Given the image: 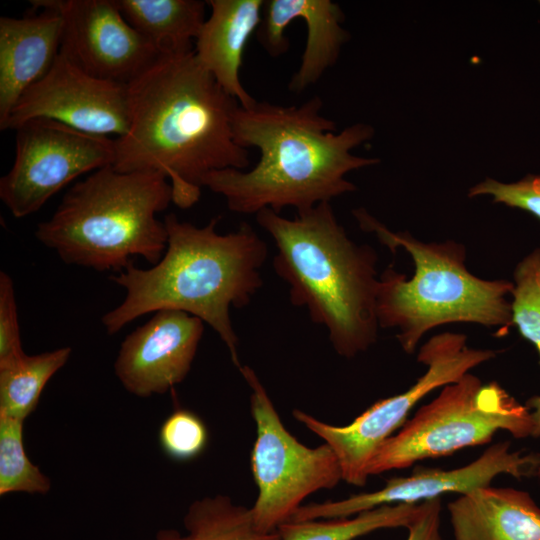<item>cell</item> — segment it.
Instances as JSON below:
<instances>
[{
  "mask_svg": "<svg viewBox=\"0 0 540 540\" xmlns=\"http://www.w3.org/2000/svg\"><path fill=\"white\" fill-rule=\"evenodd\" d=\"M540 454L511 451L509 442L496 443L469 464L450 470L418 467L406 477H393L381 489L339 501L302 505L290 521L346 518L382 506L419 504L449 492L460 495L489 486L500 474L516 479L537 474Z\"/></svg>",
  "mask_w": 540,
  "mask_h": 540,
  "instance_id": "4fadbf2b",
  "label": "cell"
},
{
  "mask_svg": "<svg viewBox=\"0 0 540 540\" xmlns=\"http://www.w3.org/2000/svg\"><path fill=\"white\" fill-rule=\"evenodd\" d=\"M437 540H442L441 536H439V537L437 538Z\"/></svg>",
  "mask_w": 540,
  "mask_h": 540,
  "instance_id": "f546056e",
  "label": "cell"
},
{
  "mask_svg": "<svg viewBox=\"0 0 540 540\" xmlns=\"http://www.w3.org/2000/svg\"><path fill=\"white\" fill-rule=\"evenodd\" d=\"M273 239L276 274L289 285L290 301L324 326L333 349L353 358L377 340V254L351 240L330 202L296 212L293 219L271 209L256 214Z\"/></svg>",
  "mask_w": 540,
  "mask_h": 540,
  "instance_id": "277c9868",
  "label": "cell"
},
{
  "mask_svg": "<svg viewBox=\"0 0 540 540\" xmlns=\"http://www.w3.org/2000/svg\"><path fill=\"white\" fill-rule=\"evenodd\" d=\"M495 357L494 350L469 347L462 333L444 332L434 335L420 348L417 361L426 366V371L411 387L375 402L350 424L334 426L299 409L292 414L333 450L343 481L362 487L368 481V466L380 445L404 425L422 398Z\"/></svg>",
  "mask_w": 540,
  "mask_h": 540,
  "instance_id": "ba28073f",
  "label": "cell"
},
{
  "mask_svg": "<svg viewBox=\"0 0 540 540\" xmlns=\"http://www.w3.org/2000/svg\"><path fill=\"white\" fill-rule=\"evenodd\" d=\"M125 19L160 55L193 50L206 20V1L116 0Z\"/></svg>",
  "mask_w": 540,
  "mask_h": 540,
  "instance_id": "d6986e66",
  "label": "cell"
},
{
  "mask_svg": "<svg viewBox=\"0 0 540 540\" xmlns=\"http://www.w3.org/2000/svg\"><path fill=\"white\" fill-rule=\"evenodd\" d=\"M38 13L0 18V124L18 99L42 79L60 54L63 18L56 10L32 6Z\"/></svg>",
  "mask_w": 540,
  "mask_h": 540,
  "instance_id": "2e32d148",
  "label": "cell"
},
{
  "mask_svg": "<svg viewBox=\"0 0 540 540\" xmlns=\"http://www.w3.org/2000/svg\"><path fill=\"white\" fill-rule=\"evenodd\" d=\"M353 215L362 230L374 233L393 253L403 248L413 260L410 278L387 268L379 276L376 296L379 328L397 329L404 352L412 354L428 331L449 323L496 328L501 336L513 326V282L472 274L463 244L422 242L407 231L393 232L365 209Z\"/></svg>",
  "mask_w": 540,
  "mask_h": 540,
  "instance_id": "5b68a950",
  "label": "cell"
},
{
  "mask_svg": "<svg viewBox=\"0 0 540 540\" xmlns=\"http://www.w3.org/2000/svg\"><path fill=\"white\" fill-rule=\"evenodd\" d=\"M441 498L421 502V509L407 528L406 540H437L440 536Z\"/></svg>",
  "mask_w": 540,
  "mask_h": 540,
  "instance_id": "83f0119b",
  "label": "cell"
},
{
  "mask_svg": "<svg viewBox=\"0 0 540 540\" xmlns=\"http://www.w3.org/2000/svg\"><path fill=\"white\" fill-rule=\"evenodd\" d=\"M158 442L168 458L178 462L190 461L206 449L208 430L197 414L180 408L162 422Z\"/></svg>",
  "mask_w": 540,
  "mask_h": 540,
  "instance_id": "d4e9b609",
  "label": "cell"
},
{
  "mask_svg": "<svg viewBox=\"0 0 540 540\" xmlns=\"http://www.w3.org/2000/svg\"><path fill=\"white\" fill-rule=\"evenodd\" d=\"M498 431L515 439L532 436L531 412L497 382L483 384L469 372L444 386L380 445L368 474L407 468L420 460L486 444Z\"/></svg>",
  "mask_w": 540,
  "mask_h": 540,
  "instance_id": "52a82bcc",
  "label": "cell"
},
{
  "mask_svg": "<svg viewBox=\"0 0 540 540\" xmlns=\"http://www.w3.org/2000/svg\"><path fill=\"white\" fill-rule=\"evenodd\" d=\"M512 320L520 334L540 355V248L525 256L514 270ZM531 412L532 437L540 438V395L525 404Z\"/></svg>",
  "mask_w": 540,
  "mask_h": 540,
  "instance_id": "603a6c76",
  "label": "cell"
},
{
  "mask_svg": "<svg viewBox=\"0 0 540 540\" xmlns=\"http://www.w3.org/2000/svg\"><path fill=\"white\" fill-rule=\"evenodd\" d=\"M204 331V322L179 310L155 312L120 345L114 373L130 394H164L188 375Z\"/></svg>",
  "mask_w": 540,
  "mask_h": 540,
  "instance_id": "5bb4252c",
  "label": "cell"
},
{
  "mask_svg": "<svg viewBox=\"0 0 540 540\" xmlns=\"http://www.w3.org/2000/svg\"><path fill=\"white\" fill-rule=\"evenodd\" d=\"M33 118L121 137L130 125L127 84L94 77L59 54L48 73L18 99L0 129L15 130Z\"/></svg>",
  "mask_w": 540,
  "mask_h": 540,
  "instance_id": "8fae6325",
  "label": "cell"
},
{
  "mask_svg": "<svg viewBox=\"0 0 540 540\" xmlns=\"http://www.w3.org/2000/svg\"><path fill=\"white\" fill-rule=\"evenodd\" d=\"M21 344L20 325L12 278L0 272V367L15 363L25 356Z\"/></svg>",
  "mask_w": 540,
  "mask_h": 540,
  "instance_id": "4316f807",
  "label": "cell"
},
{
  "mask_svg": "<svg viewBox=\"0 0 540 540\" xmlns=\"http://www.w3.org/2000/svg\"><path fill=\"white\" fill-rule=\"evenodd\" d=\"M420 509L421 503L382 505L353 518L288 521L277 531L280 540H354L380 529L408 528Z\"/></svg>",
  "mask_w": 540,
  "mask_h": 540,
  "instance_id": "7402d4cb",
  "label": "cell"
},
{
  "mask_svg": "<svg viewBox=\"0 0 540 540\" xmlns=\"http://www.w3.org/2000/svg\"><path fill=\"white\" fill-rule=\"evenodd\" d=\"M127 87L130 125L115 139V169L161 172L173 204L188 209L199 201L208 173L248 168L249 151L233 134L239 103L199 63L194 49L161 55Z\"/></svg>",
  "mask_w": 540,
  "mask_h": 540,
  "instance_id": "6da1fadb",
  "label": "cell"
},
{
  "mask_svg": "<svg viewBox=\"0 0 540 540\" xmlns=\"http://www.w3.org/2000/svg\"><path fill=\"white\" fill-rule=\"evenodd\" d=\"M71 347L25 355L0 367V414L25 421L37 408L50 378L69 360Z\"/></svg>",
  "mask_w": 540,
  "mask_h": 540,
  "instance_id": "44dd1931",
  "label": "cell"
},
{
  "mask_svg": "<svg viewBox=\"0 0 540 540\" xmlns=\"http://www.w3.org/2000/svg\"><path fill=\"white\" fill-rule=\"evenodd\" d=\"M171 202L172 188L161 172L108 165L75 183L37 225L35 237L69 265L121 272L135 256L155 265L168 242L156 214Z\"/></svg>",
  "mask_w": 540,
  "mask_h": 540,
  "instance_id": "8992f818",
  "label": "cell"
},
{
  "mask_svg": "<svg viewBox=\"0 0 540 540\" xmlns=\"http://www.w3.org/2000/svg\"><path fill=\"white\" fill-rule=\"evenodd\" d=\"M219 219L198 227L175 214L165 216L168 242L161 260L149 269L131 263L110 276L126 295L101 318L109 335L145 314L179 310L208 324L226 345L234 365L242 366L230 309L246 306L262 286L260 268L267 246L245 222L235 232L219 234Z\"/></svg>",
  "mask_w": 540,
  "mask_h": 540,
  "instance_id": "3957f363",
  "label": "cell"
},
{
  "mask_svg": "<svg viewBox=\"0 0 540 540\" xmlns=\"http://www.w3.org/2000/svg\"><path fill=\"white\" fill-rule=\"evenodd\" d=\"M210 14L195 40L199 63L241 107L257 102L243 86L240 69L250 37L257 32L264 0H209Z\"/></svg>",
  "mask_w": 540,
  "mask_h": 540,
  "instance_id": "e0dca14e",
  "label": "cell"
},
{
  "mask_svg": "<svg viewBox=\"0 0 540 540\" xmlns=\"http://www.w3.org/2000/svg\"><path fill=\"white\" fill-rule=\"evenodd\" d=\"M183 524L185 534L161 529L152 540H280L277 530L262 532L256 528L251 508L237 505L223 494L193 501Z\"/></svg>",
  "mask_w": 540,
  "mask_h": 540,
  "instance_id": "ffe728a7",
  "label": "cell"
},
{
  "mask_svg": "<svg viewBox=\"0 0 540 540\" xmlns=\"http://www.w3.org/2000/svg\"><path fill=\"white\" fill-rule=\"evenodd\" d=\"M295 19L306 25L307 37L300 65L288 89L301 93L316 84L338 60L349 33L342 27L344 13L330 0H266L258 41L272 57L285 54L290 46L285 30Z\"/></svg>",
  "mask_w": 540,
  "mask_h": 540,
  "instance_id": "9a60e30c",
  "label": "cell"
},
{
  "mask_svg": "<svg viewBox=\"0 0 540 540\" xmlns=\"http://www.w3.org/2000/svg\"><path fill=\"white\" fill-rule=\"evenodd\" d=\"M250 388V406L256 424L251 470L258 495L251 507L256 528L273 532L291 520L312 493L332 489L342 479L339 461L326 444L308 447L283 425L255 371L239 368Z\"/></svg>",
  "mask_w": 540,
  "mask_h": 540,
  "instance_id": "9c48e42d",
  "label": "cell"
},
{
  "mask_svg": "<svg viewBox=\"0 0 540 540\" xmlns=\"http://www.w3.org/2000/svg\"><path fill=\"white\" fill-rule=\"evenodd\" d=\"M490 196L495 203L525 210L540 219V175L511 183L485 178L469 189L468 197Z\"/></svg>",
  "mask_w": 540,
  "mask_h": 540,
  "instance_id": "484cf974",
  "label": "cell"
},
{
  "mask_svg": "<svg viewBox=\"0 0 540 540\" xmlns=\"http://www.w3.org/2000/svg\"><path fill=\"white\" fill-rule=\"evenodd\" d=\"M23 424L0 414V496L15 492L45 495L51 489L50 478L25 452Z\"/></svg>",
  "mask_w": 540,
  "mask_h": 540,
  "instance_id": "cb8c5ba5",
  "label": "cell"
},
{
  "mask_svg": "<svg viewBox=\"0 0 540 540\" xmlns=\"http://www.w3.org/2000/svg\"><path fill=\"white\" fill-rule=\"evenodd\" d=\"M537 475L540 476V467H539V469L537 471Z\"/></svg>",
  "mask_w": 540,
  "mask_h": 540,
  "instance_id": "f1b7e54d",
  "label": "cell"
},
{
  "mask_svg": "<svg viewBox=\"0 0 540 540\" xmlns=\"http://www.w3.org/2000/svg\"><path fill=\"white\" fill-rule=\"evenodd\" d=\"M448 511L454 540H540V507L526 491L480 487Z\"/></svg>",
  "mask_w": 540,
  "mask_h": 540,
  "instance_id": "ac0fdd59",
  "label": "cell"
},
{
  "mask_svg": "<svg viewBox=\"0 0 540 540\" xmlns=\"http://www.w3.org/2000/svg\"><path fill=\"white\" fill-rule=\"evenodd\" d=\"M322 107L317 95L300 105H239L233 116L235 141L257 149L259 160L251 170L212 171L203 187L223 196L231 211L255 215L266 208L300 212L355 191L346 175L380 162L352 153L373 137L374 128L355 123L337 132Z\"/></svg>",
  "mask_w": 540,
  "mask_h": 540,
  "instance_id": "7a4b0ae2",
  "label": "cell"
},
{
  "mask_svg": "<svg viewBox=\"0 0 540 540\" xmlns=\"http://www.w3.org/2000/svg\"><path fill=\"white\" fill-rule=\"evenodd\" d=\"M63 18L60 54L88 74L129 84L161 55L125 19L116 0H33Z\"/></svg>",
  "mask_w": 540,
  "mask_h": 540,
  "instance_id": "7c38bea8",
  "label": "cell"
},
{
  "mask_svg": "<svg viewBox=\"0 0 540 540\" xmlns=\"http://www.w3.org/2000/svg\"><path fill=\"white\" fill-rule=\"evenodd\" d=\"M15 130V159L0 179V199L16 218L37 212L74 179L115 161V139L52 119L33 118Z\"/></svg>",
  "mask_w": 540,
  "mask_h": 540,
  "instance_id": "30bf717a",
  "label": "cell"
}]
</instances>
